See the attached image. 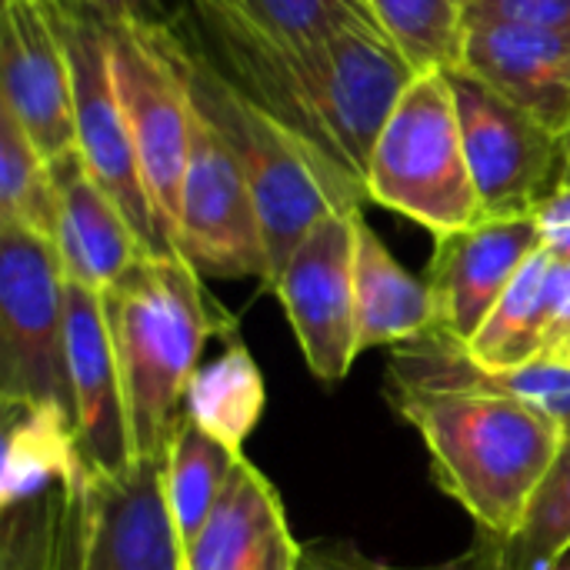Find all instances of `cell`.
I'll return each instance as SVG.
<instances>
[{"label": "cell", "instance_id": "1", "mask_svg": "<svg viewBox=\"0 0 570 570\" xmlns=\"http://www.w3.org/2000/svg\"><path fill=\"white\" fill-rule=\"evenodd\" d=\"M384 391L421 434L438 488L481 534L514 538L564 448V428L438 331L391 351Z\"/></svg>", "mask_w": 570, "mask_h": 570}, {"label": "cell", "instance_id": "2", "mask_svg": "<svg viewBox=\"0 0 570 570\" xmlns=\"http://www.w3.org/2000/svg\"><path fill=\"white\" fill-rule=\"evenodd\" d=\"M180 7L194 53L367 190L371 150L417 73L374 20L347 23L321 40L284 43L217 3Z\"/></svg>", "mask_w": 570, "mask_h": 570}, {"label": "cell", "instance_id": "3", "mask_svg": "<svg viewBox=\"0 0 570 570\" xmlns=\"http://www.w3.org/2000/svg\"><path fill=\"white\" fill-rule=\"evenodd\" d=\"M100 301L124 377L137 461H164L204 344L214 334L230 337L234 321L204 294L200 274L180 254H140L100 291Z\"/></svg>", "mask_w": 570, "mask_h": 570}, {"label": "cell", "instance_id": "4", "mask_svg": "<svg viewBox=\"0 0 570 570\" xmlns=\"http://www.w3.org/2000/svg\"><path fill=\"white\" fill-rule=\"evenodd\" d=\"M184 50L194 104L220 127L247 174L264 227L274 287L277 274L304 244V237L324 217L337 210H357L367 200V190L364 184L351 180L334 164H327L294 130L267 117L244 94H237L200 53L190 50L187 40Z\"/></svg>", "mask_w": 570, "mask_h": 570}, {"label": "cell", "instance_id": "5", "mask_svg": "<svg viewBox=\"0 0 570 570\" xmlns=\"http://www.w3.org/2000/svg\"><path fill=\"white\" fill-rule=\"evenodd\" d=\"M367 200L434 237L484 220L448 70H424L397 97L371 150Z\"/></svg>", "mask_w": 570, "mask_h": 570}, {"label": "cell", "instance_id": "6", "mask_svg": "<svg viewBox=\"0 0 570 570\" xmlns=\"http://www.w3.org/2000/svg\"><path fill=\"white\" fill-rule=\"evenodd\" d=\"M43 404L73 417L67 274L57 244L0 220V407Z\"/></svg>", "mask_w": 570, "mask_h": 570}, {"label": "cell", "instance_id": "7", "mask_svg": "<svg viewBox=\"0 0 570 570\" xmlns=\"http://www.w3.org/2000/svg\"><path fill=\"white\" fill-rule=\"evenodd\" d=\"M110 50L144 184L164 237L177 250V210L194 124L184 37L167 20H127L110 27Z\"/></svg>", "mask_w": 570, "mask_h": 570}, {"label": "cell", "instance_id": "8", "mask_svg": "<svg viewBox=\"0 0 570 570\" xmlns=\"http://www.w3.org/2000/svg\"><path fill=\"white\" fill-rule=\"evenodd\" d=\"M53 17L60 23L70 77H73V120H77V154L83 157L94 180L117 200L134 234L140 237L147 254H177L157 210L150 204L140 157L130 137V124L120 104L117 77H114V50H110V23L97 13L50 0Z\"/></svg>", "mask_w": 570, "mask_h": 570}, {"label": "cell", "instance_id": "9", "mask_svg": "<svg viewBox=\"0 0 570 570\" xmlns=\"http://www.w3.org/2000/svg\"><path fill=\"white\" fill-rule=\"evenodd\" d=\"M448 73L484 217H531L564 180V134L474 70Z\"/></svg>", "mask_w": 570, "mask_h": 570}, {"label": "cell", "instance_id": "10", "mask_svg": "<svg viewBox=\"0 0 570 570\" xmlns=\"http://www.w3.org/2000/svg\"><path fill=\"white\" fill-rule=\"evenodd\" d=\"M177 254L200 277H257L271 287V257L247 174L220 127L197 104L177 210Z\"/></svg>", "mask_w": 570, "mask_h": 570}, {"label": "cell", "instance_id": "11", "mask_svg": "<svg viewBox=\"0 0 570 570\" xmlns=\"http://www.w3.org/2000/svg\"><path fill=\"white\" fill-rule=\"evenodd\" d=\"M357 214L361 207L324 217L271 287L321 384H341L361 354L354 294Z\"/></svg>", "mask_w": 570, "mask_h": 570}, {"label": "cell", "instance_id": "12", "mask_svg": "<svg viewBox=\"0 0 570 570\" xmlns=\"http://www.w3.org/2000/svg\"><path fill=\"white\" fill-rule=\"evenodd\" d=\"M0 110L50 164L77 150L70 57L50 0H3Z\"/></svg>", "mask_w": 570, "mask_h": 570}, {"label": "cell", "instance_id": "13", "mask_svg": "<svg viewBox=\"0 0 570 570\" xmlns=\"http://www.w3.org/2000/svg\"><path fill=\"white\" fill-rule=\"evenodd\" d=\"M541 250L531 217H484L464 230L434 237L428 287L434 297V331L471 344L521 267Z\"/></svg>", "mask_w": 570, "mask_h": 570}, {"label": "cell", "instance_id": "14", "mask_svg": "<svg viewBox=\"0 0 570 570\" xmlns=\"http://www.w3.org/2000/svg\"><path fill=\"white\" fill-rule=\"evenodd\" d=\"M80 570H184L164 461L140 458L127 478L87 474L80 501Z\"/></svg>", "mask_w": 570, "mask_h": 570}, {"label": "cell", "instance_id": "15", "mask_svg": "<svg viewBox=\"0 0 570 570\" xmlns=\"http://www.w3.org/2000/svg\"><path fill=\"white\" fill-rule=\"evenodd\" d=\"M67 361L80 458L97 478H127L137 468L124 377L100 291L67 281Z\"/></svg>", "mask_w": 570, "mask_h": 570}, {"label": "cell", "instance_id": "16", "mask_svg": "<svg viewBox=\"0 0 570 570\" xmlns=\"http://www.w3.org/2000/svg\"><path fill=\"white\" fill-rule=\"evenodd\" d=\"M301 554L277 488L240 454L204 531L184 551V570H297Z\"/></svg>", "mask_w": 570, "mask_h": 570}, {"label": "cell", "instance_id": "17", "mask_svg": "<svg viewBox=\"0 0 570 570\" xmlns=\"http://www.w3.org/2000/svg\"><path fill=\"white\" fill-rule=\"evenodd\" d=\"M461 67L564 134L570 127V27L468 20Z\"/></svg>", "mask_w": 570, "mask_h": 570}, {"label": "cell", "instance_id": "18", "mask_svg": "<svg viewBox=\"0 0 570 570\" xmlns=\"http://www.w3.org/2000/svg\"><path fill=\"white\" fill-rule=\"evenodd\" d=\"M57 180V254L67 281L107 291L144 250L117 200L94 180L73 150L50 164Z\"/></svg>", "mask_w": 570, "mask_h": 570}, {"label": "cell", "instance_id": "19", "mask_svg": "<svg viewBox=\"0 0 570 570\" xmlns=\"http://www.w3.org/2000/svg\"><path fill=\"white\" fill-rule=\"evenodd\" d=\"M354 294L361 354L371 347L411 344L434 331V297L428 281L414 277L387 250L377 230L364 220V214H357Z\"/></svg>", "mask_w": 570, "mask_h": 570}, {"label": "cell", "instance_id": "20", "mask_svg": "<svg viewBox=\"0 0 570 570\" xmlns=\"http://www.w3.org/2000/svg\"><path fill=\"white\" fill-rule=\"evenodd\" d=\"M87 478L73 417L43 404L3 407L0 508L10 511L53 488H73Z\"/></svg>", "mask_w": 570, "mask_h": 570}, {"label": "cell", "instance_id": "21", "mask_svg": "<svg viewBox=\"0 0 570 570\" xmlns=\"http://www.w3.org/2000/svg\"><path fill=\"white\" fill-rule=\"evenodd\" d=\"M551 271L554 257L541 247L481 324L468 354L491 374H511L551 357Z\"/></svg>", "mask_w": 570, "mask_h": 570}, {"label": "cell", "instance_id": "22", "mask_svg": "<svg viewBox=\"0 0 570 570\" xmlns=\"http://www.w3.org/2000/svg\"><path fill=\"white\" fill-rule=\"evenodd\" d=\"M264 404L267 387L257 361L240 337H227V347L190 377L184 414L227 448L244 451V441L261 424Z\"/></svg>", "mask_w": 570, "mask_h": 570}, {"label": "cell", "instance_id": "23", "mask_svg": "<svg viewBox=\"0 0 570 570\" xmlns=\"http://www.w3.org/2000/svg\"><path fill=\"white\" fill-rule=\"evenodd\" d=\"M240 454L244 451L227 448L224 441L207 434L197 421L180 414L170 434L167 454H164V484H167V504H170V518H174L184 551L204 531Z\"/></svg>", "mask_w": 570, "mask_h": 570}, {"label": "cell", "instance_id": "24", "mask_svg": "<svg viewBox=\"0 0 570 570\" xmlns=\"http://www.w3.org/2000/svg\"><path fill=\"white\" fill-rule=\"evenodd\" d=\"M481 570H554L570 554V434L514 538L474 541Z\"/></svg>", "mask_w": 570, "mask_h": 570}, {"label": "cell", "instance_id": "25", "mask_svg": "<svg viewBox=\"0 0 570 570\" xmlns=\"http://www.w3.org/2000/svg\"><path fill=\"white\" fill-rule=\"evenodd\" d=\"M377 27L407 57V63L424 70H454L464 60L471 0H364Z\"/></svg>", "mask_w": 570, "mask_h": 570}, {"label": "cell", "instance_id": "26", "mask_svg": "<svg viewBox=\"0 0 570 570\" xmlns=\"http://www.w3.org/2000/svg\"><path fill=\"white\" fill-rule=\"evenodd\" d=\"M57 180L50 160L23 134V127L0 110V220L20 224L57 244Z\"/></svg>", "mask_w": 570, "mask_h": 570}, {"label": "cell", "instance_id": "27", "mask_svg": "<svg viewBox=\"0 0 570 570\" xmlns=\"http://www.w3.org/2000/svg\"><path fill=\"white\" fill-rule=\"evenodd\" d=\"M184 3H217L234 17H240L244 23H250L254 30L284 43L321 40L347 23L374 20L364 0H184Z\"/></svg>", "mask_w": 570, "mask_h": 570}, {"label": "cell", "instance_id": "28", "mask_svg": "<svg viewBox=\"0 0 570 570\" xmlns=\"http://www.w3.org/2000/svg\"><path fill=\"white\" fill-rule=\"evenodd\" d=\"M73 488H53L3 511L0 570H60Z\"/></svg>", "mask_w": 570, "mask_h": 570}, {"label": "cell", "instance_id": "29", "mask_svg": "<svg viewBox=\"0 0 570 570\" xmlns=\"http://www.w3.org/2000/svg\"><path fill=\"white\" fill-rule=\"evenodd\" d=\"M498 377L518 397H524L528 404L544 411L554 424H561L564 434H570V364L558 357H544V361H534L521 371L498 374Z\"/></svg>", "mask_w": 570, "mask_h": 570}, {"label": "cell", "instance_id": "30", "mask_svg": "<svg viewBox=\"0 0 570 570\" xmlns=\"http://www.w3.org/2000/svg\"><path fill=\"white\" fill-rule=\"evenodd\" d=\"M297 570H481V561H478L474 544L461 558H451L441 564H391L361 551L351 541H311L304 544Z\"/></svg>", "mask_w": 570, "mask_h": 570}, {"label": "cell", "instance_id": "31", "mask_svg": "<svg viewBox=\"0 0 570 570\" xmlns=\"http://www.w3.org/2000/svg\"><path fill=\"white\" fill-rule=\"evenodd\" d=\"M468 20H498L521 27H570V0H471Z\"/></svg>", "mask_w": 570, "mask_h": 570}, {"label": "cell", "instance_id": "32", "mask_svg": "<svg viewBox=\"0 0 570 570\" xmlns=\"http://www.w3.org/2000/svg\"><path fill=\"white\" fill-rule=\"evenodd\" d=\"M538 230H541V247L554 261H570V187L561 184L538 210H534Z\"/></svg>", "mask_w": 570, "mask_h": 570}, {"label": "cell", "instance_id": "33", "mask_svg": "<svg viewBox=\"0 0 570 570\" xmlns=\"http://www.w3.org/2000/svg\"><path fill=\"white\" fill-rule=\"evenodd\" d=\"M570 341V261H554L551 271V354Z\"/></svg>", "mask_w": 570, "mask_h": 570}, {"label": "cell", "instance_id": "34", "mask_svg": "<svg viewBox=\"0 0 570 570\" xmlns=\"http://www.w3.org/2000/svg\"><path fill=\"white\" fill-rule=\"evenodd\" d=\"M63 3H77L97 13L100 20H107L110 27L127 23V20H164L160 0H63Z\"/></svg>", "mask_w": 570, "mask_h": 570}, {"label": "cell", "instance_id": "35", "mask_svg": "<svg viewBox=\"0 0 570 570\" xmlns=\"http://www.w3.org/2000/svg\"><path fill=\"white\" fill-rule=\"evenodd\" d=\"M83 484H87V478L70 491V518H67V541H63L60 570H80V501H83Z\"/></svg>", "mask_w": 570, "mask_h": 570}, {"label": "cell", "instance_id": "36", "mask_svg": "<svg viewBox=\"0 0 570 570\" xmlns=\"http://www.w3.org/2000/svg\"><path fill=\"white\" fill-rule=\"evenodd\" d=\"M561 184H568L570 187V127L564 130V180Z\"/></svg>", "mask_w": 570, "mask_h": 570}, {"label": "cell", "instance_id": "37", "mask_svg": "<svg viewBox=\"0 0 570 570\" xmlns=\"http://www.w3.org/2000/svg\"><path fill=\"white\" fill-rule=\"evenodd\" d=\"M551 357H558V361H564V364H570V341H564V344L558 347V354H551Z\"/></svg>", "mask_w": 570, "mask_h": 570}, {"label": "cell", "instance_id": "38", "mask_svg": "<svg viewBox=\"0 0 570 570\" xmlns=\"http://www.w3.org/2000/svg\"><path fill=\"white\" fill-rule=\"evenodd\" d=\"M554 570H570V561H568V558H564V561H561V564H558V568H554Z\"/></svg>", "mask_w": 570, "mask_h": 570}, {"label": "cell", "instance_id": "39", "mask_svg": "<svg viewBox=\"0 0 570 570\" xmlns=\"http://www.w3.org/2000/svg\"><path fill=\"white\" fill-rule=\"evenodd\" d=\"M568 561H570V554H568Z\"/></svg>", "mask_w": 570, "mask_h": 570}, {"label": "cell", "instance_id": "40", "mask_svg": "<svg viewBox=\"0 0 570 570\" xmlns=\"http://www.w3.org/2000/svg\"><path fill=\"white\" fill-rule=\"evenodd\" d=\"M180 3H184V0H180Z\"/></svg>", "mask_w": 570, "mask_h": 570}]
</instances>
